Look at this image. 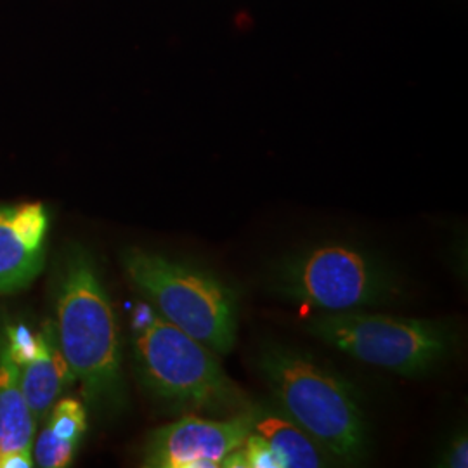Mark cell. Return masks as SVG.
<instances>
[{"mask_svg":"<svg viewBox=\"0 0 468 468\" xmlns=\"http://www.w3.org/2000/svg\"><path fill=\"white\" fill-rule=\"evenodd\" d=\"M441 467L467 468L468 467V439L467 432H458L448 442L441 456Z\"/></svg>","mask_w":468,"mask_h":468,"instance_id":"cell-13","label":"cell"},{"mask_svg":"<svg viewBox=\"0 0 468 468\" xmlns=\"http://www.w3.org/2000/svg\"><path fill=\"white\" fill-rule=\"evenodd\" d=\"M34 450H19L5 452L0 456V468H30L34 467Z\"/></svg>","mask_w":468,"mask_h":468,"instance_id":"cell-14","label":"cell"},{"mask_svg":"<svg viewBox=\"0 0 468 468\" xmlns=\"http://www.w3.org/2000/svg\"><path fill=\"white\" fill-rule=\"evenodd\" d=\"M257 368L282 413L334 462L354 465L368 456V421L349 382L311 356L272 342L259 352Z\"/></svg>","mask_w":468,"mask_h":468,"instance_id":"cell-2","label":"cell"},{"mask_svg":"<svg viewBox=\"0 0 468 468\" xmlns=\"http://www.w3.org/2000/svg\"><path fill=\"white\" fill-rule=\"evenodd\" d=\"M253 432L261 435L280 456L283 468L328 467L334 462L311 435L283 413H274L261 406Z\"/></svg>","mask_w":468,"mask_h":468,"instance_id":"cell-12","label":"cell"},{"mask_svg":"<svg viewBox=\"0 0 468 468\" xmlns=\"http://www.w3.org/2000/svg\"><path fill=\"white\" fill-rule=\"evenodd\" d=\"M309 330L354 359L402 377L431 373L456 347V330L444 319L346 311L311 321Z\"/></svg>","mask_w":468,"mask_h":468,"instance_id":"cell-5","label":"cell"},{"mask_svg":"<svg viewBox=\"0 0 468 468\" xmlns=\"http://www.w3.org/2000/svg\"><path fill=\"white\" fill-rule=\"evenodd\" d=\"M122 266L129 282L170 324L216 354L233 351L238 293L216 272L144 249L123 251Z\"/></svg>","mask_w":468,"mask_h":468,"instance_id":"cell-4","label":"cell"},{"mask_svg":"<svg viewBox=\"0 0 468 468\" xmlns=\"http://www.w3.org/2000/svg\"><path fill=\"white\" fill-rule=\"evenodd\" d=\"M269 283L280 297L330 313L359 311L398 293L394 274L378 257L342 243L286 257L271 271Z\"/></svg>","mask_w":468,"mask_h":468,"instance_id":"cell-6","label":"cell"},{"mask_svg":"<svg viewBox=\"0 0 468 468\" xmlns=\"http://www.w3.org/2000/svg\"><path fill=\"white\" fill-rule=\"evenodd\" d=\"M56 293V338L85 399L96 411L123 404L117 318L90 253L68 251Z\"/></svg>","mask_w":468,"mask_h":468,"instance_id":"cell-1","label":"cell"},{"mask_svg":"<svg viewBox=\"0 0 468 468\" xmlns=\"http://www.w3.org/2000/svg\"><path fill=\"white\" fill-rule=\"evenodd\" d=\"M44 421L42 432L37 437L34 446L37 465L44 468L69 467L87 432L84 404L73 398L56 401Z\"/></svg>","mask_w":468,"mask_h":468,"instance_id":"cell-11","label":"cell"},{"mask_svg":"<svg viewBox=\"0 0 468 468\" xmlns=\"http://www.w3.org/2000/svg\"><path fill=\"white\" fill-rule=\"evenodd\" d=\"M37 420L25 398L19 365L13 357L7 335L0 328V456L34 450Z\"/></svg>","mask_w":468,"mask_h":468,"instance_id":"cell-10","label":"cell"},{"mask_svg":"<svg viewBox=\"0 0 468 468\" xmlns=\"http://www.w3.org/2000/svg\"><path fill=\"white\" fill-rule=\"evenodd\" d=\"M16 363L25 398L38 423L46 419L52 404L75 382L67 359L59 351L52 324L46 323V326L35 334L32 349Z\"/></svg>","mask_w":468,"mask_h":468,"instance_id":"cell-9","label":"cell"},{"mask_svg":"<svg viewBox=\"0 0 468 468\" xmlns=\"http://www.w3.org/2000/svg\"><path fill=\"white\" fill-rule=\"evenodd\" d=\"M261 406L222 420L186 413L151 432L143 450L146 468H218L249 437Z\"/></svg>","mask_w":468,"mask_h":468,"instance_id":"cell-7","label":"cell"},{"mask_svg":"<svg viewBox=\"0 0 468 468\" xmlns=\"http://www.w3.org/2000/svg\"><path fill=\"white\" fill-rule=\"evenodd\" d=\"M134 359L143 385L174 413L229 417L253 406L216 352L162 316L135 332Z\"/></svg>","mask_w":468,"mask_h":468,"instance_id":"cell-3","label":"cell"},{"mask_svg":"<svg viewBox=\"0 0 468 468\" xmlns=\"http://www.w3.org/2000/svg\"><path fill=\"white\" fill-rule=\"evenodd\" d=\"M48 229L42 203L0 207V293L25 288L40 272Z\"/></svg>","mask_w":468,"mask_h":468,"instance_id":"cell-8","label":"cell"}]
</instances>
